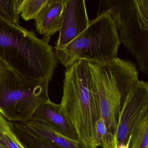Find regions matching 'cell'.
Masks as SVG:
<instances>
[{"label":"cell","mask_w":148,"mask_h":148,"mask_svg":"<svg viewBox=\"0 0 148 148\" xmlns=\"http://www.w3.org/2000/svg\"><path fill=\"white\" fill-rule=\"evenodd\" d=\"M50 39L0 15V61L19 77L52 81L58 60Z\"/></svg>","instance_id":"1"},{"label":"cell","mask_w":148,"mask_h":148,"mask_svg":"<svg viewBox=\"0 0 148 148\" xmlns=\"http://www.w3.org/2000/svg\"><path fill=\"white\" fill-rule=\"evenodd\" d=\"M60 110L71 124L83 148L99 146L97 122L101 116L92 88L89 62L79 60L66 69Z\"/></svg>","instance_id":"2"},{"label":"cell","mask_w":148,"mask_h":148,"mask_svg":"<svg viewBox=\"0 0 148 148\" xmlns=\"http://www.w3.org/2000/svg\"><path fill=\"white\" fill-rule=\"evenodd\" d=\"M89 64L93 92L99 103L101 117L107 131L117 140L119 119L125 101L138 80L136 64L118 57Z\"/></svg>","instance_id":"3"},{"label":"cell","mask_w":148,"mask_h":148,"mask_svg":"<svg viewBox=\"0 0 148 148\" xmlns=\"http://www.w3.org/2000/svg\"><path fill=\"white\" fill-rule=\"evenodd\" d=\"M120 44L114 21L103 10L71 43L54 49L57 60L67 68L78 60L101 62L117 58Z\"/></svg>","instance_id":"4"},{"label":"cell","mask_w":148,"mask_h":148,"mask_svg":"<svg viewBox=\"0 0 148 148\" xmlns=\"http://www.w3.org/2000/svg\"><path fill=\"white\" fill-rule=\"evenodd\" d=\"M116 25L119 40L139 70L148 75V0L101 1Z\"/></svg>","instance_id":"5"},{"label":"cell","mask_w":148,"mask_h":148,"mask_svg":"<svg viewBox=\"0 0 148 148\" xmlns=\"http://www.w3.org/2000/svg\"><path fill=\"white\" fill-rule=\"evenodd\" d=\"M49 83L19 77L6 67L0 75V114L9 122L30 120L49 99Z\"/></svg>","instance_id":"6"},{"label":"cell","mask_w":148,"mask_h":148,"mask_svg":"<svg viewBox=\"0 0 148 148\" xmlns=\"http://www.w3.org/2000/svg\"><path fill=\"white\" fill-rule=\"evenodd\" d=\"M148 111V84L138 80L125 101L117 132V146L128 145L132 131L144 114Z\"/></svg>","instance_id":"7"},{"label":"cell","mask_w":148,"mask_h":148,"mask_svg":"<svg viewBox=\"0 0 148 148\" xmlns=\"http://www.w3.org/2000/svg\"><path fill=\"white\" fill-rule=\"evenodd\" d=\"M89 22L84 0H66L59 37L54 48L71 43L87 28Z\"/></svg>","instance_id":"8"},{"label":"cell","mask_w":148,"mask_h":148,"mask_svg":"<svg viewBox=\"0 0 148 148\" xmlns=\"http://www.w3.org/2000/svg\"><path fill=\"white\" fill-rule=\"evenodd\" d=\"M32 117L43 120L68 140L80 144L71 124L60 112L59 104L50 99L37 109Z\"/></svg>","instance_id":"9"},{"label":"cell","mask_w":148,"mask_h":148,"mask_svg":"<svg viewBox=\"0 0 148 148\" xmlns=\"http://www.w3.org/2000/svg\"><path fill=\"white\" fill-rule=\"evenodd\" d=\"M66 0H47L45 5L34 20L36 31L51 38L62 24V15Z\"/></svg>","instance_id":"10"},{"label":"cell","mask_w":148,"mask_h":148,"mask_svg":"<svg viewBox=\"0 0 148 148\" xmlns=\"http://www.w3.org/2000/svg\"><path fill=\"white\" fill-rule=\"evenodd\" d=\"M23 123L30 130L37 136L49 140L62 148H83L79 144L73 143L63 136L41 119L32 117Z\"/></svg>","instance_id":"11"},{"label":"cell","mask_w":148,"mask_h":148,"mask_svg":"<svg viewBox=\"0 0 148 148\" xmlns=\"http://www.w3.org/2000/svg\"><path fill=\"white\" fill-rule=\"evenodd\" d=\"M129 148H148V111L143 115L133 130Z\"/></svg>","instance_id":"12"},{"label":"cell","mask_w":148,"mask_h":148,"mask_svg":"<svg viewBox=\"0 0 148 148\" xmlns=\"http://www.w3.org/2000/svg\"><path fill=\"white\" fill-rule=\"evenodd\" d=\"M24 0H0V15L9 22L19 25Z\"/></svg>","instance_id":"13"},{"label":"cell","mask_w":148,"mask_h":148,"mask_svg":"<svg viewBox=\"0 0 148 148\" xmlns=\"http://www.w3.org/2000/svg\"><path fill=\"white\" fill-rule=\"evenodd\" d=\"M0 144L4 148H25L18 140L12 128V123L0 114Z\"/></svg>","instance_id":"14"},{"label":"cell","mask_w":148,"mask_h":148,"mask_svg":"<svg viewBox=\"0 0 148 148\" xmlns=\"http://www.w3.org/2000/svg\"><path fill=\"white\" fill-rule=\"evenodd\" d=\"M20 142L25 148H63L41 138L31 131L27 132L21 138Z\"/></svg>","instance_id":"15"},{"label":"cell","mask_w":148,"mask_h":148,"mask_svg":"<svg viewBox=\"0 0 148 148\" xmlns=\"http://www.w3.org/2000/svg\"><path fill=\"white\" fill-rule=\"evenodd\" d=\"M47 0H24L21 14L22 18L28 21L37 18Z\"/></svg>","instance_id":"16"},{"label":"cell","mask_w":148,"mask_h":148,"mask_svg":"<svg viewBox=\"0 0 148 148\" xmlns=\"http://www.w3.org/2000/svg\"><path fill=\"white\" fill-rule=\"evenodd\" d=\"M97 130L99 146L103 148H117V141L107 131L101 116L97 122Z\"/></svg>","instance_id":"17"},{"label":"cell","mask_w":148,"mask_h":148,"mask_svg":"<svg viewBox=\"0 0 148 148\" xmlns=\"http://www.w3.org/2000/svg\"><path fill=\"white\" fill-rule=\"evenodd\" d=\"M5 67L6 66H5V65L1 61H0V75Z\"/></svg>","instance_id":"18"},{"label":"cell","mask_w":148,"mask_h":148,"mask_svg":"<svg viewBox=\"0 0 148 148\" xmlns=\"http://www.w3.org/2000/svg\"><path fill=\"white\" fill-rule=\"evenodd\" d=\"M117 148H129V146L128 145H118Z\"/></svg>","instance_id":"19"},{"label":"cell","mask_w":148,"mask_h":148,"mask_svg":"<svg viewBox=\"0 0 148 148\" xmlns=\"http://www.w3.org/2000/svg\"><path fill=\"white\" fill-rule=\"evenodd\" d=\"M0 148H4L3 146H2V145H1L0 144Z\"/></svg>","instance_id":"20"}]
</instances>
